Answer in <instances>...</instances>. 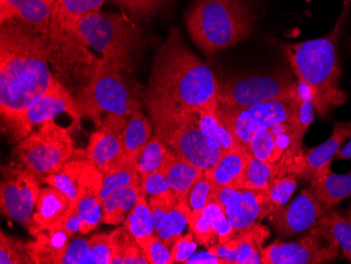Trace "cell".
Masks as SVG:
<instances>
[{
    "mask_svg": "<svg viewBox=\"0 0 351 264\" xmlns=\"http://www.w3.org/2000/svg\"><path fill=\"white\" fill-rule=\"evenodd\" d=\"M202 212L207 217V219L210 220L213 228L217 232L219 243H226L234 237L237 230L232 228V224L228 221V217L217 202L210 201Z\"/></svg>",
    "mask_w": 351,
    "mask_h": 264,
    "instance_id": "7bdbcfd3",
    "label": "cell"
},
{
    "mask_svg": "<svg viewBox=\"0 0 351 264\" xmlns=\"http://www.w3.org/2000/svg\"><path fill=\"white\" fill-rule=\"evenodd\" d=\"M142 195H147L142 185H129L110 193L102 201V222L112 226L124 222Z\"/></svg>",
    "mask_w": 351,
    "mask_h": 264,
    "instance_id": "cb8c5ba5",
    "label": "cell"
},
{
    "mask_svg": "<svg viewBox=\"0 0 351 264\" xmlns=\"http://www.w3.org/2000/svg\"><path fill=\"white\" fill-rule=\"evenodd\" d=\"M297 177L293 175L279 177L270 182L267 189L268 198L273 206L274 212L289 202L297 189Z\"/></svg>",
    "mask_w": 351,
    "mask_h": 264,
    "instance_id": "60d3db41",
    "label": "cell"
},
{
    "mask_svg": "<svg viewBox=\"0 0 351 264\" xmlns=\"http://www.w3.org/2000/svg\"><path fill=\"white\" fill-rule=\"evenodd\" d=\"M61 114H68L76 124L82 118L72 93L58 82L45 94L35 98L5 132L12 141H21L32 133L35 125H40Z\"/></svg>",
    "mask_w": 351,
    "mask_h": 264,
    "instance_id": "5bb4252c",
    "label": "cell"
},
{
    "mask_svg": "<svg viewBox=\"0 0 351 264\" xmlns=\"http://www.w3.org/2000/svg\"><path fill=\"white\" fill-rule=\"evenodd\" d=\"M348 214H349V216L351 217V208H350V210H349Z\"/></svg>",
    "mask_w": 351,
    "mask_h": 264,
    "instance_id": "db71d44e",
    "label": "cell"
},
{
    "mask_svg": "<svg viewBox=\"0 0 351 264\" xmlns=\"http://www.w3.org/2000/svg\"><path fill=\"white\" fill-rule=\"evenodd\" d=\"M309 182L317 198L329 208L351 196V171L335 174L331 172V163L317 169Z\"/></svg>",
    "mask_w": 351,
    "mask_h": 264,
    "instance_id": "603a6c76",
    "label": "cell"
},
{
    "mask_svg": "<svg viewBox=\"0 0 351 264\" xmlns=\"http://www.w3.org/2000/svg\"><path fill=\"white\" fill-rule=\"evenodd\" d=\"M0 263H33L27 250V244L21 240L5 235L3 232H0Z\"/></svg>",
    "mask_w": 351,
    "mask_h": 264,
    "instance_id": "f35d334b",
    "label": "cell"
},
{
    "mask_svg": "<svg viewBox=\"0 0 351 264\" xmlns=\"http://www.w3.org/2000/svg\"><path fill=\"white\" fill-rule=\"evenodd\" d=\"M191 210L189 204L179 200L165 216L160 230L156 232V236L160 238L169 248L175 243L176 240L182 236L185 226L189 224V217Z\"/></svg>",
    "mask_w": 351,
    "mask_h": 264,
    "instance_id": "d6a6232c",
    "label": "cell"
},
{
    "mask_svg": "<svg viewBox=\"0 0 351 264\" xmlns=\"http://www.w3.org/2000/svg\"><path fill=\"white\" fill-rule=\"evenodd\" d=\"M45 1H47V3L52 7V5H54L58 0H45Z\"/></svg>",
    "mask_w": 351,
    "mask_h": 264,
    "instance_id": "f5cc1de1",
    "label": "cell"
},
{
    "mask_svg": "<svg viewBox=\"0 0 351 264\" xmlns=\"http://www.w3.org/2000/svg\"><path fill=\"white\" fill-rule=\"evenodd\" d=\"M185 264H224V262L207 250L206 252L193 254Z\"/></svg>",
    "mask_w": 351,
    "mask_h": 264,
    "instance_id": "681fc988",
    "label": "cell"
},
{
    "mask_svg": "<svg viewBox=\"0 0 351 264\" xmlns=\"http://www.w3.org/2000/svg\"><path fill=\"white\" fill-rule=\"evenodd\" d=\"M47 39L19 21L0 27V108L3 130L11 125L35 98L57 82L50 68Z\"/></svg>",
    "mask_w": 351,
    "mask_h": 264,
    "instance_id": "6da1fadb",
    "label": "cell"
},
{
    "mask_svg": "<svg viewBox=\"0 0 351 264\" xmlns=\"http://www.w3.org/2000/svg\"><path fill=\"white\" fill-rule=\"evenodd\" d=\"M176 153L157 134L145 145L138 157L137 167L141 178L155 172H165Z\"/></svg>",
    "mask_w": 351,
    "mask_h": 264,
    "instance_id": "f1b7e54d",
    "label": "cell"
},
{
    "mask_svg": "<svg viewBox=\"0 0 351 264\" xmlns=\"http://www.w3.org/2000/svg\"><path fill=\"white\" fill-rule=\"evenodd\" d=\"M129 185H141V176L138 171L137 161L130 160L118 172L104 176L98 199L102 202L110 193Z\"/></svg>",
    "mask_w": 351,
    "mask_h": 264,
    "instance_id": "d590c367",
    "label": "cell"
},
{
    "mask_svg": "<svg viewBox=\"0 0 351 264\" xmlns=\"http://www.w3.org/2000/svg\"><path fill=\"white\" fill-rule=\"evenodd\" d=\"M155 134L175 152L177 156L210 171L220 160L223 152L210 143L199 127L197 112L149 106Z\"/></svg>",
    "mask_w": 351,
    "mask_h": 264,
    "instance_id": "52a82bcc",
    "label": "cell"
},
{
    "mask_svg": "<svg viewBox=\"0 0 351 264\" xmlns=\"http://www.w3.org/2000/svg\"><path fill=\"white\" fill-rule=\"evenodd\" d=\"M40 179L27 169L3 167L0 187V206L3 216L23 224L31 234L37 228L33 211L40 193Z\"/></svg>",
    "mask_w": 351,
    "mask_h": 264,
    "instance_id": "4fadbf2b",
    "label": "cell"
},
{
    "mask_svg": "<svg viewBox=\"0 0 351 264\" xmlns=\"http://www.w3.org/2000/svg\"><path fill=\"white\" fill-rule=\"evenodd\" d=\"M351 136V120L346 122H336L332 134L322 145L311 149H302L293 163L291 175L297 178L311 180L317 169L335 160L345 141Z\"/></svg>",
    "mask_w": 351,
    "mask_h": 264,
    "instance_id": "ac0fdd59",
    "label": "cell"
},
{
    "mask_svg": "<svg viewBox=\"0 0 351 264\" xmlns=\"http://www.w3.org/2000/svg\"><path fill=\"white\" fill-rule=\"evenodd\" d=\"M299 80L287 74L232 76L219 82V106L248 108L264 102L291 99L297 96Z\"/></svg>",
    "mask_w": 351,
    "mask_h": 264,
    "instance_id": "9c48e42d",
    "label": "cell"
},
{
    "mask_svg": "<svg viewBox=\"0 0 351 264\" xmlns=\"http://www.w3.org/2000/svg\"><path fill=\"white\" fill-rule=\"evenodd\" d=\"M246 264H262L261 251L254 252L246 261Z\"/></svg>",
    "mask_w": 351,
    "mask_h": 264,
    "instance_id": "816d5d0a",
    "label": "cell"
},
{
    "mask_svg": "<svg viewBox=\"0 0 351 264\" xmlns=\"http://www.w3.org/2000/svg\"><path fill=\"white\" fill-rule=\"evenodd\" d=\"M77 212L80 217V232L88 234L102 222V202L96 195H86L77 202Z\"/></svg>",
    "mask_w": 351,
    "mask_h": 264,
    "instance_id": "8d00e7d4",
    "label": "cell"
},
{
    "mask_svg": "<svg viewBox=\"0 0 351 264\" xmlns=\"http://www.w3.org/2000/svg\"><path fill=\"white\" fill-rule=\"evenodd\" d=\"M189 226L191 232L194 234L195 239L201 245L210 248L215 244L219 243L218 235L213 228L210 220L203 214L202 211H191L189 217Z\"/></svg>",
    "mask_w": 351,
    "mask_h": 264,
    "instance_id": "b9f144b4",
    "label": "cell"
},
{
    "mask_svg": "<svg viewBox=\"0 0 351 264\" xmlns=\"http://www.w3.org/2000/svg\"><path fill=\"white\" fill-rule=\"evenodd\" d=\"M142 189L145 194L155 196V195L165 194L171 192V187L165 172H155L141 178Z\"/></svg>",
    "mask_w": 351,
    "mask_h": 264,
    "instance_id": "c3c4849f",
    "label": "cell"
},
{
    "mask_svg": "<svg viewBox=\"0 0 351 264\" xmlns=\"http://www.w3.org/2000/svg\"><path fill=\"white\" fill-rule=\"evenodd\" d=\"M278 178L275 169L269 163L256 158L250 154L244 175L243 189L267 191L270 182Z\"/></svg>",
    "mask_w": 351,
    "mask_h": 264,
    "instance_id": "e575fe53",
    "label": "cell"
},
{
    "mask_svg": "<svg viewBox=\"0 0 351 264\" xmlns=\"http://www.w3.org/2000/svg\"><path fill=\"white\" fill-rule=\"evenodd\" d=\"M149 264H171V248H169L160 238L154 236L143 248Z\"/></svg>",
    "mask_w": 351,
    "mask_h": 264,
    "instance_id": "bcb514c9",
    "label": "cell"
},
{
    "mask_svg": "<svg viewBox=\"0 0 351 264\" xmlns=\"http://www.w3.org/2000/svg\"><path fill=\"white\" fill-rule=\"evenodd\" d=\"M256 21L254 0H194L185 16L189 36L206 56L246 40Z\"/></svg>",
    "mask_w": 351,
    "mask_h": 264,
    "instance_id": "277c9868",
    "label": "cell"
},
{
    "mask_svg": "<svg viewBox=\"0 0 351 264\" xmlns=\"http://www.w3.org/2000/svg\"><path fill=\"white\" fill-rule=\"evenodd\" d=\"M219 106V104H218ZM218 106H210L197 112L199 127L205 137L214 143L223 153L240 145L232 135L218 112Z\"/></svg>",
    "mask_w": 351,
    "mask_h": 264,
    "instance_id": "d4e9b609",
    "label": "cell"
},
{
    "mask_svg": "<svg viewBox=\"0 0 351 264\" xmlns=\"http://www.w3.org/2000/svg\"><path fill=\"white\" fill-rule=\"evenodd\" d=\"M212 200L221 206L237 232L245 230L257 220L268 218L274 213L267 191L215 188Z\"/></svg>",
    "mask_w": 351,
    "mask_h": 264,
    "instance_id": "9a60e30c",
    "label": "cell"
},
{
    "mask_svg": "<svg viewBox=\"0 0 351 264\" xmlns=\"http://www.w3.org/2000/svg\"><path fill=\"white\" fill-rule=\"evenodd\" d=\"M69 208L70 200L66 195L63 194L58 189L54 187L41 189L37 199L36 213L33 215L37 228H45L54 224Z\"/></svg>",
    "mask_w": 351,
    "mask_h": 264,
    "instance_id": "83f0119b",
    "label": "cell"
},
{
    "mask_svg": "<svg viewBox=\"0 0 351 264\" xmlns=\"http://www.w3.org/2000/svg\"><path fill=\"white\" fill-rule=\"evenodd\" d=\"M74 158L63 165L58 172L45 177L43 182L58 189L70 200L69 211H73L77 202L86 195H99L104 175L92 163L84 158Z\"/></svg>",
    "mask_w": 351,
    "mask_h": 264,
    "instance_id": "e0dca14e",
    "label": "cell"
},
{
    "mask_svg": "<svg viewBox=\"0 0 351 264\" xmlns=\"http://www.w3.org/2000/svg\"><path fill=\"white\" fill-rule=\"evenodd\" d=\"M247 147L239 145L223 154L220 160L210 171H205L204 177L215 188L243 189L244 175L250 160Z\"/></svg>",
    "mask_w": 351,
    "mask_h": 264,
    "instance_id": "7402d4cb",
    "label": "cell"
},
{
    "mask_svg": "<svg viewBox=\"0 0 351 264\" xmlns=\"http://www.w3.org/2000/svg\"><path fill=\"white\" fill-rule=\"evenodd\" d=\"M304 134L298 127L297 117L274 124L260 132L248 143L252 156L269 163L278 178L291 175L293 163L302 149Z\"/></svg>",
    "mask_w": 351,
    "mask_h": 264,
    "instance_id": "7c38bea8",
    "label": "cell"
},
{
    "mask_svg": "<svg viewBox=\"0 0 351 264\" xmlns=\"http://www.w3.org/2000/svg\"><path fill=\"white\" fill-rule=\"evenodd\" d=\"M71 138L70 130L60 127L54 119L40 124L16 145L14 156L17 167L27 169L41 181L55 174L78 154Z\"/></svg>",
    "mask_w": 351,
    "mask_h": 264,
    "instance_id": "ba28073f",
    "label": "cell"
},
{
    "mask_svg": "<svg viewBox=\"0 0 351 264\" xmlns=\"http://www.w3.org/2000/svg\"><path fill=\"white\" fill-rule=\"evenodd\" d=\"M74 97L82 117L90 118L97 129L120 134L132 113L141 108L124 73L99 60Z\"/></svg>",
    "mask_w": 351,
    "mask_h": 264,
    "instance_id": "5b68a950",
    "label": "cell"
},
{
    "mask_svg": "<svg viewBox=\"0 0 351 264\" xmlns=\"http://www.w3.org/2000/svg\"><path fill=\"white\" fill-rule=\"evenodd\" d=\"M154 124L140 110L130 116L123 131V147L126 156L131 161H137L140 154L153 137Z\"/></svg>",
    "mask_w": 351,
    "mask_h": 264,
    "instance_id": "484cf974",
    "label": "cell"
},
{
    "mask_svg": "<svg viewBox=\"0 0 351 264\" xmlns=\"http://www.w3.org/2000/svg\"><path fill=\"white\" fill-rule=\"evenodd\" d=\"M219 80L191 52L178 29H171L154 57L147 106L198 112L218 106Z\"/></svg>",
    "mask_w": 351,
    "mask_h": 264,
    "instance_id": "7a4b0ae2",
    "label": "cell"
},
{
    "mask_svg": "<svg viewBox=\"0 0 351 264\" xmlns=\"http://www.w3.org/2000/svg\"><path fill=\"white\" fill-rule=\"evenodd\" d=\"M297 106L298 94L291 99L264 102L248 108L218 106V112L238 143L247 147L260 132L273 127L274 124L297 117Z\"/></svg>",
    "mask_w": 351,
    "mask_h": 264,
    "instance_id": "8fae6325",
    "label": "cell"
},
{
    "mask_svg": "<svg viewBox=\"0 0 351 264\" xmlns=\"http://www.w3.org/2000/svg\"><path fill=\"white\" fill-rule=\"evenodd\" d=\"M351 0H344L342 12L330 32L319 38L282 47L297 80L311 92L315 111L326 118L346 102V93L340 88L341 64L339 43L345 29Z\"/></svg>",
    "mask_w": 351,
    "mask_h": 264,
    "instance_id": "3957f363",
    "label": "cell"
},
{
    "mask_svg": "<svg viewBox=\"0 0 351 264\" xmlns=\"http://www.w3.org/2000/svg\"><path fill=\"white\" fill-rule=\"evenodd\" d=\"M215 187L208 179L203 177L196 184L191 188L187 197V204L191 211L204 210L205 206L212 201L213 193H214Z\"/></svg>",
    "mask_w": 351,
    "mask_h": 264,
    "instance_id": "f6af8a7d",
    "label": "cell"
},
{
    "mask_svg": "<svg viewBox=\"0 0 351 264\" xmlns=\"http://www.w3.org/2000/svg\"><path fill=\"white\" fill-rule=\"evenodd\" d=\"M90 251L86 264H112L113 246L110 234H98L88 238Z\"/></svg>",
    "mask_w": 351,
    "mask_h": 264,
    "instance_id": "ee69618b",
    "label": "cell"
},
{
    "mask_svg": "<svg viewBox=\"0 0 351 264\" xmlns=\"http://www.w3.org/2000/svg\"><path fill=\"white\" fill-rule=\"evenodd\" d=\"M106 0H58L52 5L55 21H79L90 14L100 12Z\"/></svg>",
    "mask_w": 351,
    "mask_h": 264,
    "instance_id": "836d02e7",
    "label": "cell"
},
{
    "mask_svg": "<svg viewBox=\"0 0 351 264\" xmlns=\"http://www.w3.org/2000/svg\"><path fill=\"white\" fill-rule=\"evenodd\" d=\"M203 169L175 155L165 169V174L179 200L187 202L191 188L204 177Z\"/></svg>",
    "mask_w": 351,
    "mask_h": 264,
    "instance_id": "4316f807",
    "label": "cell"
},
{
    "mask_svg": "<svg viewBox=\"0 0 351 264\" xmlns=\"http://www.w3.org/2000/svg\"><path fill=\"white\" fill-rule=\"evenodd\" d=\"M145 196L147 195L139 197L137 204L124 220V226L132 232L142 248L156 235L151 208Z\"/></svg>",
    "mask_w": 351,
    "mask_h": 264,
    "instance_id": "4dcf8cb0",
    "label": "cell"
},
{
    "mask_svg": "<svg viewBox=\"0 0 351 264\" xmlns=\"http://www.w3.org/2000/svg\"><path fill=\"white\" fill-rule=\"evenodd\" d=\"M269 237V230L260 222H254L245 230H239L226 243L208 248L224 264H246L254 252L261 251L264 242Z\"/></svg>",
    "mask_w": 351,
    "mask_h": 264,
    "instance_id": "ffe728a7",
    "label": "cell"
},
{
    "mask_svg": "<svg viewBox=\"0 0 351 264\" xmlns=\"http://www.w3.org/2000/svg\"><path fill=\"white\" fill-rule=\"evenodd\" d=\"M339 159H351V136L350 141L344 143L339 149L338 153L336 154L335 160H339Z\"/></svg>",
    "mask_w": 351,
    "mask_h": 264,
    "instance_id": "f907efd6",
    "label": "cell"
},
{
    "mask_svg": "<svg viewBox=\"0 0 351 264\" xmlns=\"http://www.w3.org/2000/svg\"><path fill=\"white\" fill-rule=\"evenodd\" d=\"M122 137L123 134L97 129L90 135L88 147L82 152L84 158L97 167L104 176L118 172L130 161L124 151Z\"/></svg>",
    "mask_w": 351,
    "mask_h": 264,
    "instance_id": "d6986e66",
    "label": "cell"
},
{
    "mask_svg": "<svg viewBox=\"0 0 351 264\" xmlns=\"http://www.w3.org/2000/svg\"><path fill=\"white\" fill-rule=\"evenodd\" d=\"M193 232H189L185 236L176 240L171 246V262L175 263H185L193 254L196 253L197 242L195 241Z\"/></svg>",
    "mask_w": 351,
    "mask_h": 264,
    "instance_id": "7dc6e473",
    "label": "cell"
},
{
    "mask_svg": "<svg viewBox=\"0 0 351 264\" xmlns=\"http://www.w3.org/2000/svg\"><path fill=\"white\" fill-rule=\"evenodd\" d=\"M329 210L309 187L302 191L291 204H285L270 214L268 220L281 235H295L324 221Z\"/></svg>",
    "mask_w": 351,
    "mask_h": 264,
    "instance_id": "2e32d148",
    "label": "cell"
},
{
    "mask_svg": "<svg viewBox=\"0 0 351 264\" xmlns=\"http://www.w3.org/2000/svg\"><path fill=\"white\" fill-rule=\"evenodd\" d=\"M113 259L112 264H149L143 248L137 243L128 228H120L110 232Z\"/></svg>",
    "mask_w": 351,
    "mask_h": 264,
    "instance_id": "f546056e",
    "label": "cell"
},
{
    "mask_svg": "<svg viewBox=\"0 0 351 264\" xmlns=\"http://www.w3.org/2000/svg\"><path fill=\"white\" fill-rule=\"evenodd\" d=\"M328 222L333 237L338 242L343 257L351 262V217L343 215L340 211L330 208Z\"/></svg>",
    "mask_w": 351,
    "mask_h": 264,
    "instance_id": "74e56055",
    "label": "cell"
},
{
    "mask_svg": "<svg viewBox=\"0 0 351 264\" xmlns=\"http://www.w3.org/2000/svg\"><path fill=\"white\" fill-rule=\"evenodd\" d=\"M33 236L36 240L27 244L32 261L36 264H60L73 237L58 220L50 226L37 228Z\"/></svg>",
    "mask_w": 351,
    "mask_h": 264,
    "instance_id": "44dd1931",
    "label": "cell"
},
{
    "mask_svg": "<svg viewBox=\"0 0 351 264\" xmlns=\"http://www.w3.org/2000/svg\"><path fill=\"white\" fill-rule=\"evenodd\" d=\"M340 251L327 214L324 221L311 228L305 237L293 242L276 241L262 248L261 260L262 264H321L338 258Z\"/></svg>",
    "mask_w": 351,
    "mask_h": 264,
    "instance_id": "30bf717a",
    "label": "cell"
},
{
    "mask_svg": "<svg viewBox=\"0 0 351 264\" xmlns=\"http://www.w3.org/2000/svg\"><path fill=\"white\" fill-rule=\"evenodd\" d=\"M79 32L88 48L99 53V61L124 74L131 73L142 47V31L117 13L90 14L79 21Z\"/></svg>",
    "mask_w": 351,
    "mask_h": 264,
    "instance_id": "8992f818",
    "label": "cell"
},
{
    "mask_svg": "<svg viewBox=\"0 0 351 264\" xmlns=\"http://www.w3.org/2000/svg\"><path fill=\"white\" fill-rule=\"evenodd\" d=\"M140 21H149L173 0H114Z\"/></svg>",
    "mask_w": 351,
    "mask_h": 264,
    "instance_id": "ab89813d",
    "label": "cell"
},
{
    "mask_svg": "<svg viewBox=\"0 0 351 264\" xmlns=\"http://www.w3.org/2000/svg\"><path fill=\"white\" fill-rule=\"evenodd\" d=\"M13 19L31 27L47 39L52 19V7L45 0H27Z\"/></svg>",
    "mask_w": 351,
    "mask_h": 264,
    "instance_id": "1f68e13d",
    "label": "cell"
}]
</instances>
